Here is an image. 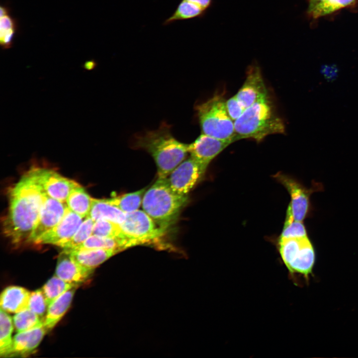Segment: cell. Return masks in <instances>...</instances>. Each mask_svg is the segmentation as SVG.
<instances>
[{"label": "cell", "instance_id": "obj_1", "mask_svg": "<svg viewBox=\"0 0 358 358\" xmlns=\"http://www.w3.org/2000/svg\"><path fill=\"white\" fill-rule=\"evenodd\" d=\"M9 195L3 231L12 244L18 245L27 242L32 233L46 194L31 168L11 188Z\"/></svg>", "mask_w": 358, "mask_h": 358}, {"label": "cell", "instance_id": "obj_2", "mask_svg": "<svg viewBox=\"0 0 358 358\" xmlns=\"http://www.w3.org/2000/svg\"><path fill=\"white\" fill-rule=\"evenodd\" d=\"M131 147L146 151L152 157L157 168L158 178L165 179L185 158L188 144L180 142L172 134L171 126L162 122L159 127L136 133Z\"/></svg>", "mask_w": 358, "mask_h": 358}, {"label": "cell", "instance_id": "obj_3", "mask_svg": "<svg viewBox=\"0 0 358 358\" xmlns=\"http://www.w3.org/2000/svg\"><path fill=\"white\" fill-rule=\"evenodd\" d=\"M234 128L236 141L252 139L259 142L268 135L285 131L284 123L277 114L268 95L246 108L234 121Z\"/></svg>", "mask_w": 358, "mask_h": 358}, {"label": "cell", "instance_id": "obj_4", "mask_svg": "<svg viewBox=\"0 0 358 358\" xmlns=\"http://www.w3.org/2000/svg\"><path fill=\"white\" fill-rule=\"evenodd\" d=\"M188 199V196L179 195L172 190L168 178H158L146 190L142 206L158 226L166 232L176 222Z\"/></svg>", "mask_w": 358, "mask_h": 358}, {"label": "cell", "instance_id": "obj_5", "mask_svg": "<svg viewBox=\"0 0 358 358\" xmlns=\"http://www.w3.org/2000/svg\"><path fill=\"white\" fill-rule=\"evenodd\" d=\"M222 95L215 94L196 105V112L201 133L232 143L236 141L234 121L229 115Z\"/></svg>", "mask_w": 358, "mask_h": 358}, {"label": "cell", "instance_id": "obj_6", "mask_svg": "<svg viewBox=\"0 0 358 358\" xmlns=\"http://www.w3.org/2000/svg\"><path fill=\"white\" fill-rule=\"evenodd\" d=\"M278 246L283 262L289 271L308 277L315 262V250L308 237L279 239Z\"/></svg>", "mask_w": 358, "mask_h": 358}, {"label": "cell", "instance_id": "obj_7", "mask_svg": "<svg viewBox=\"0 0 358 358\" xmlns=\"http://www.w3.org/2000/svg\"><path fill=\"white\" fill-rule=\"evenodd\" d=\"M121 228L131 246L152 243L165 232L144 210L127 213Z\"/></svg>", "mask_w": 358, "mask_h": 358}, {"label": "cell", "instance_id": "obj_8", "mask_svg": "<svg viewBox=\"0 0 358 358\" xmlns=\"http://www.w3.org/2000/svg\"><path fill=\"white\" fill-rule=\"evenodd\" d=\"M274 177L282 184L290 194L291 201L288 207L294 219L303 221L310 210L311 195L315 191L322 190V185L316 182L312 187L307 188L296 180L284 174L278 173Z\"/></svg>", "mask_w": 358, "mask_h": 358}, {"label": "cell", "instance_id": "obj_9", "mask_svg": "<svg viewBox=\"0 0 358 358\" xmlns=\"http://www.w3.org/2000/svg\"><path fill=\"white\" fill-rule=\"evenodd\" d=\"M205 173L199 164L190 156L171 172L168 180L174 192L179 195L188 196Z\"/></svg>", "mask_w": 358, "mask_h": 358}, {"label": "cell", "instance_id": "obj_10", "mask_svg": "<svg viewBox=\"0 0 358 358\" xmlns=\"http://www.w3.org/2000/svg\"><path fill=\"white\" fill-rule=\"evenodd\" d=\"M35 178L48 196L65 202L71 190L78 184L54 171L43 168H32Z\"/></svg>", "mask_w": 358, "mask_h": 358}, {"label": "cell", "instance_id": "obj_11", "mask_svg": "<svg viewBox=\"0 0 358 358\" xmlns=\"http://www.w3.org/2000/svg\"><path fill=\"white\" fill-rule=\"evenodd\" d=\"M67 208L65 202L46 195L37 222L27 242L35 243L42 235L55 227L63 218Z\"/></svg>", "mask_w": 358, "mask_h": 358}, {"label": "cell", "instance_id": "obj_12", "mask_svg": "<svg viewBox=\"0 0 358 358\" xmlns=\"http://www.w3.org/2000/svg\"><path fill=\"white\" fill-rule=\"evenodd\" d=\"M232 143L201 133L188 144V153L206 172L210 162Z\"/></svg>", "mask_w": 358, "mask_h": 358}, {"label": "cell", "instance_id": "obj_13", "mask_svg": "<svg viewBox=\"0 0 358 358\" xmlns=\"http://www.w3.org/2000/svg\"><path fill=\"white\" fill-rule=\"evenodd\" d=\"M84 219L67 206L60 222L42 235L35 244H52L61 247L74 235Z\"/></svg>", "mask_w": 358, "mask_h": 358}, {"label": "cell", "instance_id": "obj_14", "mask_svg": "<svg viewBox=\"0 0 358 358\" xmlns=\"http://www.w3.org/2000/svg\"><path fill=\"white\" fill-rule=\"evenodd\" d=\"M268 95L260 67L251 65L248 69L245 82L235 94L237 98L246 109Z\"/></svg>", "mask_w": 358, "mask_h": 358}, {"label": "cell", "instance_id": "obj_15", "mask_svg": "<svg viewBox=\"0 0 358 358\" xmlns=\"http://www.w3.org/2000/svg\"><path fill=\"white\" fill-rule=\"evenodd\" d=\"M93 271L76 263L69 252L63 250L58 259L55 274L67 282L80 285L90 277Z\"/></svg>", "mask_w": 358, "mask_h": 358}, {"label": "cell", "instance_id": "obj_16", "mask_svg": "<svg viewBox=\"0 0 358 358\" xmlns=\"http://www.w3.org/2000/svg\"><path fill=\"white\" fill-rule=\"evenodd\" d=\"M47 331L44 325L34 329L18 333L12 341L8 357H25L32 354L38 347Z\"/></svg>", "mask_w": 358, "mask_h": 358}, {"label": "cell", "instance_id": "obj_17", "mask_svg": "<svg viewBox=\"0 0 358 358\" xmlns=\"http://www.w3.org/2000/svg\"><path fill=\"white\" fill-rule=\"evenodd\" d=\"M30 293L21 286L6 287L0 294V309L6 312L16 313L27 308Z\"/></svg>", "mask_w": 358, "mask_h": 358}, {"label": "cell", "instance_id": "obj_18", "mask_svg": "<svg viewBox=\"0 0 358 358\" xmlns=\"http://www.w3.org/2000/svg\"><path fill=\"white\" fill-rule=\"evenodd\" d=\"M72 260L86 268L94 269L119 251L115 249H94L66 250Z\"/></svg>", "mask_w": 358, "mask_h": 358}, {"label": "cell", "instance_id": "obj_19", "mask_svg": "<svg viewBox=\"0 0 358 358\" xmlns=\"http://www.w3.org/2000/svg\"><path fill=\"white\" fill-rule=\"evenodd\" d=\"M77 287L66 291L48 306L43 320V325L47 331L52 330L67 311Z\"/></svg>", "mask_w": 358, "mask_h": 358}, {"label": "cell", "instance_id": "obj_20", "mask_svg": "<svg viewBox=\"0 0 358 358\" xmlns=\"http://www.w3.org/2000/svg\"><path fill=\"white\" fill-rule=\"evenodd\" d=\"M126 214L117 207L107 202L105 199L92 198L89 216L94 222L100 219H105L120 224L124 220Z\"/></svg>", "mask_w": 358, "mask_h": 358}, {"label": "cell", "instance_id": "obj_21", "mask_svg": "<svg viewBox=\"0 0 358 358\" xmlns=\"http://www.w3.org/2000/svg\"><path fill=\"white\" fill-rule=\"evenodd\" d=\"M92 198L79 183L70 191L66 199L68 207L83 218L89 215Z\"/></svg>", "mask_w": 358, "mask_h": 358}, {"label": "cell", "instance_id": "obj_22", "mask_svg": "<svg viewBox=\"0 0 358 358\" xmlns=\"http://www.w3.org/2000/svg\"><path fill=\"white\" fill-rule=\"evenodd\" d=\"M206 12L193 2L187 0H181L173 14L165 20L163 25L167 26L177 21L202 17Z\"/></svg>", "mask_w": 358, "mask_h": 358}, {"label": "cell", "instance_id": "obj_23", "mask_svg": "<svg viewBox=\"0 0 358 358\" xmlns=\"http://www.w3.org/2000/svg\"><path fill=\"white\" fill-rule=\"evenodd\" d=\"M128 247H130V246L127 240L91 235L81 245L71 250L106 249H115L120 252Z\"/></svg>", "mask_w": 358, "mask_h": 358}, {"label": "cell", "instance_id": "obj_24", "mask_svg": "<svg viewBox=\"0 0 358 358\" xmlns=\"http://www.w3.org/2000/svg\"><path fill=\"white\" fill-rule=\"evenodd\" d=\"M146 190V187H145L136 191L125 193L105 200L124 213H127L139 209L142 204Z\"/></svg>", "mask_w": 358, "mask_h": 358}, {"label": "cell", "instance_id": "obj_25", "mask_svg": "<svg viewBox=\"0 0 358 358\" xmlns=\"http://www.w3.org/2000/svg\"><path fill=\"white\" fill-rule=\"evenodd\" d=\"M12 318L6 312L0 309V356L8 357L10 352L13 329Z\"/></svg>", "mask_w": 358, "mask_h": 358}, {"label": "cell", "instance_id": "obj_26", "mask_svg": "<svg viewBox=\"0 0 358 358\" xmlns=\"http://www.w3.org/2000/svg\"><path fill=\"white\" fill-rule=\"evenodd\" d=\"M80 285L67 282L56 275L51 277L43 285L42 290L45 297L48 306L60 295Z\"/></svg>", "mask_w": 358, "mask_h": 358}, {"label": "cell", "instance_id": "obj_27", "mask_svg": "<svg viewBox=\"0 0 358 358\" xmlns=\"http://www.w3.org/2000/svg\"><path fill=\"white\" fill-rule=\"evenodd\" d=\"M13 323L16 332L20 333L43 326V320L26 308L15 313L13 317Z\"/></svg>", "mask_w": 358, "mask_h": 358}, {"label": "cell", "instance_id": "obj_28", "mask_svg": "<svg viewBox=\"0 0 358 358\" xmlns=\"http://www.w3.org/2000/svg\"><path fill=\"white\" fill-rule=\"evenodd\" d=\"M92 235L110 238L125 240L130 243L123 233L120 224L105 219L94 222Z\"/></svg>", "mask_w": 358, "mask_h": 358}, {"label": "cell", "instance_id": "obj_29", "mask_svg": "<svg viewBox=\"0 0 358 358\" xmlns=\"http://www.w3.org/2000/svg\"><path fill=\"white\" fill-rule=\"evenodd\" d=\"M307 237V231L302 221L295 220L288 207L286 216L279 239H299Z\"/></svg>", "mask_w": 358, "mask_h": 358}, {"label": "cell", "instance_id": "obj_30", "mask_svg": "<svg viewBox=\"0 0 358 358\" xmlns=\"http://www.w3.org/2000/svg\"><path fill=\"white\" fill-rule=\"evenodd\" d=\"M94 224V221L89 216L86 217L74 235L60 247L71 250L81 245L92 235Z\"/></svg>", "mask_w": 358, "mask_h": 358}, {"label": "cell", "instance_id": "obj_31", "mask_svg": "<svg viewBox=\"0 0 358 358\" xmlns=\"http://www.w3.org/2000/svg\"><path fill=\"white\" fill-rule=\"evenodd\" d=\"M355 0H324L315 5L308 12L313 18L332 13L352 3Z\"/></svg>", "mask_w": 358, "mask_h": 358}, {"label": "cell", "instance_id": "obj_32", "mask_svg": "<svg viewBox=\"0 0 358 358\" xmlns=\"http://www.w3.org/2000/svg\"><path fill=\"white\" fill-rule=\"evenodd\" d=\"M47 307L48 305L42 289L31 292L27 308L42 318L47 312Z\"/></svg>", "mask_w": 358, "mask_h": 358}, {"label": "cell", "instance_id": "obj_33", "mask_svg": "<svg viewBox=\"0 0 358 358\" xmlns=\"http://www.w3.org/2000/svg\"><path fill=\"white\" fill-rule=\"evenodd\" d=\"M225 104L227 112L234 121L237 120L245 110L235 95L226 100Z\"/></svg>", "mask_w": 358, "mask_h": 358}, {"label": "cell", "instance_id": "obj_34", "mask_svg": "<svg viewBox=\"0 0 358 358\" xmlns=\"http://www.w3.org/2000/svg\"><path fill=\"white\" fill-rule=\"evenodd\" d=\"M16 31V29H12L0 32V43L3 49H7L12 47Z\"/></svg>", "mask_w": 358, "mask_h": 358}, {"label": "cell", "instance_id": "obj_35", "mask_svg": "<svg viewBox=\"0 0 358 358\" xmlns=\"http://www.w3.org/2000/svg\"><path fill=\"white\" fill-rule=\"evenodd\" d=\"M12 29H17V23L16 19L9 14L0 17V32Z\"/></svg>", "mask_w": 358, "mask_h": 358}, {"label": "cell", "instance_id": "obj_36", "mask_svg": "<svg viewBox=\"0 0 358 358\" xmlns=\"http://www.w3.org/2000/svg\"><path fill=\"white\" fill-rule=\"evenodd\" d=\"M338 68L335 65H325L321 68V73L325 78L329 82L334 81L338 75Z\"/></svg>", "mask_w": 358, "mask_h": 358}, {"label": "cell", "instance_id": "obj_37", "mask_svg": "<svg viewBox=\"0 0 358 358\" xmlns=\"http://www.w3.org/2000/svg\"><path fill=\"white\" fill-rule=\"evenodd\" d=\"M188 1L193 2L200 7H201L205 11H207V9L211 6L213 0H187Z\"/></svg>", "mask_w": 358, "mask_h": 358}, {"label": "cell", "instance_id": "obj_38", "mask_svg": "<svg viewBox=\"0 0 358 358\" xmlns=\"http://www.w3.org/2000/svg\"><path fill=\"white\" fill-rule=\"evenodd\" d=\"M96 63L94 60H90L87 61L84 65V68L87 70H91L95 68Z\"/></svg>", "mask_w": 358, "mask_h": 358}, {"label": "cell", "instance_id": "obj_39", "mask_svg": "<svg viewBox=\"0 0 358 358\" xmlns=\"http://www.w3.org/2000/svg\"><path fill=\"white\" fill-rule=\"evenodd\" d=\"M0 17L3 16L4 15L9 14V9L8 6L5 5L1 4L0 7Z\"/></svg>", "mask_w": 358, "mask_h": 358}, {"label": "cell", "instance_id": "obj_40", "mask_svg": "<svg viewBox=\"0 0 358 358\" xmlns=\"http://www.w3.org/2000/svg\"><path fill=\"white\" fill-rule=\"evenodd\" d=\"M323 0H310L308 11L311 10L315 5Z\"/></svg>", "mask_w": 358, "mask_h": 358}]
</instances>
